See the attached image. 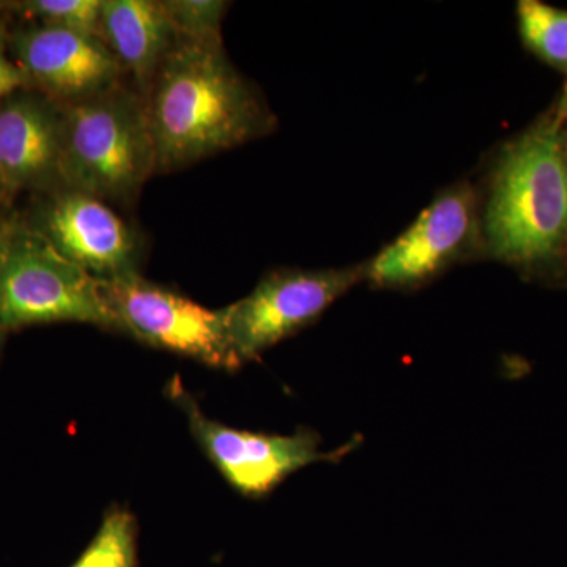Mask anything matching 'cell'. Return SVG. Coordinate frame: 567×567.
Returning <instances> with one entry per match:
<instances>
[{
	"mask_svg": "<svg viewBox=\"0 0 567 567\" xmlns=\"http://www.w3.org/2000/svg\"><path fill=\"white\" fill-rule=\"evenodd\" d=\"M17 63L29 84L62 106L85 102L121 85L123 69L99 37L33 25L14 37Z\"/></svg>",
	"mask_w": 567,
	"mask_h": 567,
	"instance_id": "cell-10",
	"label": "cell"
},
{
	"mask_svg": "<svg viewBox=\"0 0 567 567\" xmlns=\"http://www.w3.org/2000/svg\"><path fill=\"white\" fill-rule=\"evenodd\" d=\"M164 9L181 40L221 41L227 2L223 0H164Z\"/></svg>",
	"mask_w": 567,
	"mask_h": 567,
	"instance_id": "cell-16",
	"label": "cell"
},
{
	"mask_svg": "<svg viewBox=\"0 0 567 567\" xmlns=\"http://www.w3.org/2000/svg\"><path fill=\"white\" fill-rule=\"evenodd\" d=\"M0 188H2V185H0Z\"/></svg>",
	"mask_w": 567,
	"mask_h": 567,
	"instance_id": "cell-21",
	"label": "cell"
},
{
	"mask_svg": "<svg viewBox=\"0 0 567 567\" xmlns=\"http://www.w3.org/2000/svg\"><path fill=\"white\" fill-rule=\"evenodd\" d=\"M18 224L20 223L0 213V265H2L7 252H9L11 240H13L14 233H17L18 229Z\"/></svg>",
	"mask_w": 567,
	"mask_h": 567,
	"instance_id": "cell-18",
	"label": "cell"
},
{
	"mask_svg": "<svg viewBox=\"0 0 567 567\" xmlns=\"http://www.w3.org/2000/svg\"><path fill=\"white\" fill-rule=\"evenodd\" d=\"M476 257H484L481 196L472 183L461 182L440 193L404 234L365 262V281L377 289H417Z\"/></svg>",
	"mask_w": 567,
	"mask_h": 567,
	"instance_id": "cell-5",
	"label": "cell"
},
{
	"mask_svg": "<svg viewBox=\"0 0 567 567\" xmlns=\"http://www.w3.org/2000/svg\"><path fill=\"white\" fill-rule=\"evenodd\" d=\"M102 37L144 100L181 41L163 2L156 0H103Z\"/></svg>",
	"mask_w": 567,
	"mask_h": 567,
	"instance_id": "cell-12",
	"label": "cell"
},
{
	"mask_svg": "<svg viewBox=\"0 0 567 567\" xmlns=\"http://www.w3.org/2000/svg\"><path fill=\"white\" fill-rule=\"evenodd\" d=\"M29 80L17 62L10 61L6 50V37L0 29V104L11 95L28 87Z\"/></svg>",
	"mask_w": 567,
	"mask_h": 567,
	"instance_id": "cell-17",
	"label": "cell"
},
{
	"mask_svg": "<svg viewBox=\"0 0 567 567\" xmlns=\"http://www.w3.org/2000/svg\"><path fill=\"white\" fill-rule=\"evenodd\" d=\"M365 281V262L327 270H278L265 276L248 297L223 308L230 346L240 364L290 338L352 287Z\"/></svg>",
	"mask_w": 567,
	"mask_h": 567,
	"instance_id": "cell-7",
	"label": "cell"
},
{
	"mask_svg": "<svg viewBox=\"0 0 567 567\" xmlns=\"http://www.w3.org/2000/svg\"><path fill=\"white\" fill-rule=\"evenodd\" d=\"M102 6L103 0H29L21 10L43 25L103 39Z\"/></svg>",
	"mask_w": 567,
	"mask_h": 567,
	"instance_id": "cell-15",
	"label": "cell"
},
{
	"mask_svg": "<svg viewBox=\"0 0 567 567\" xmlns=\"http://www.w3.org/2000/svg\"><path fill=\"white\" fill-rule=\"evenodd\" d=\"M70 567H137V525L130 511L112 507L92 543Z\"/></svg>",
	"mask_w": 567,
	"mask_h": 567,
	"instance_id": "cell-14",
	"label": "cell"
},
{
	"mask_svg": "<svg viewBox=\"0 0 567 567\" xmlns=\"http://www.w3.org/2000/svg\"><path fill=\"white\" fill-rule=\"evenodd\" d=\"M6 333H7V331L3 330L2 324H0V341H2L3 334H6Z\"/></svg>",
	"mask_w": 567,
	"mask_h": 567,
	"instance_id": "cell-20",
	"label": "cell"
},
{
	"mask_svg": "<svg viewBox=\"0 0 567 567\" xmlns=\"http://www.w3.org/2000/svg\"><path fill=\"white\" fill-rule=\"evenodd\" d=\"M517 22L527 50L567 78V10L539 0H520Z\"/></svg>",
	"mask_w": 567,
	"mask_h": 567,
	"instance_id": "cell-13",
	"label": "cell"
},
{
	"mask_svg": "<svg viewBox=\"0 0 567 567\" xmlns=\"http://www.w3.org/2000/svg\"><path fill=\"white\" fill-rule=\"evenodd\" d=\"M63 106L14 96L0 104V185L7 192L61 181Z\"/></svg>",
	"mask_w": 567,
	"mask_h": 567,
	"instance_id": "cell-11",
	"label": "cell"
},
{
	"mask_svg": "<svg viewBox=\"0 0 567 567\" xmlns=\"http://www.w3.org/2000/svg\"><path fill=\"white\" fill-rule=\"evenodd\" d=\"M37 230L63 257L102 281L137 271L136 230L91 194L70 188L55 193L44 205Z\"/></svg>",
	"mask_w": 567,
	"mask_h": 567,
	"instance_id": "cell-9",
	"label": "cell"
},
{
	"mask_svg": "<svg viewBox=\"0 0 567 567\" xmlns=\"http://www.w3.org/2000/svg\"><path fill=\"white\" fill-rule=\"evenodd\" d=\"M78 322L117 331L102 279L63 257L37 229L18 224L0 265V324Z\"/></svg>",
	"mask_w": 567,
	"mask_h": 567,
	"instance_id": "cell-4",
	"label": "cell"
},
{
	"mask_svg": "<svg viewBox=\"0 0 567 567\" xmlns=\"http://www.w3.org/2000/svg\"><path fill=\"white\" fill-rule=\"evenodd\" d=\"M171 395L186 417L194 439L215 464L227 483L245 496L267 495L286 477L316 462L338 458L346 447L334 454L320 451L312 432L293 435H267L238 431L205 416L192 395L183 390L178 379L169 388Z\"/></svg>",
	"mask_w": 567,
	"mask_h": 567,
	"instance_id": "cell-8",
	"label": "cell"
},
{
	"mask_svg": "<svg viewBox=\"0 0 567 567\" xmlns=\"http://www.w3.org/2000/svg\"><path fill=\"white\" fill-rule=\"evenodd\" d=\"M565 148H566V156H567V112H566V123H565Z\"/></svg>",
	"mask_w": 567,
	"mask_h": 567,
	"instance_id": "cell-19",
	"label": "cell"
},
{
	"mask_svg": "<svg viewBox=\"0 0 567 567\" xmlns=\"http://www.w3.org/2000/svg\"><path fill=\"white\" fill-rule=\"evenodd\" d=\"M155 171L147 104L137 91L121 84L63 106L62 188L125 204Z\"/></svg>",
	"mask_w": 567,
	"mask_h": 567,
	"instance_id": "cell-3",
	"label": "cell"
},
{
	"mask_svg": "<svg viewBox=\"0 0 567 567\" xmlns=\"http://www.w3.org/2000/svg\"><path fill=\"white\" fill-rule=\"evenodd\" d=\"M103 282L117 331L144 344L235 371V357L223 309H208L142 278L137 271Z\"/></svg>",
	"mask_w": 567,
	"mask_h": 567,
	"instance_id": "cell-6",
	"label": "cell"
},
{
	"mask_svg": "<svg viewBox=\"0 0 567 567\" xmlns=\"http://www.w3.org/2000/svg\"><path fill=\"white\" fill-rule=\"evenodd\" d=\"M156 171H174L274 132L276 117L221 41L181 40L147 99Z\"/></svg>",
	"mask_w": 567,
	"mask_h": 567,
	"instance_id": "cell-2",
	"label": "cell"
},
{
	"mask_svg": "<svg viewBox=\"0 0 567 567\" xmlns=\"http://www.w3.org/2000/svg\"><path fill=\"white\" fill-rule=\"evenodd\" d=\"M566 112L567 87L499 151L480 194L484 257L539 278L567 268Z\"/></svg>",
	"mask_w": 567,
	"mask_h": 567,
	"instance_id": "cell-1",
	"label": "cell"
}]
</instances>
